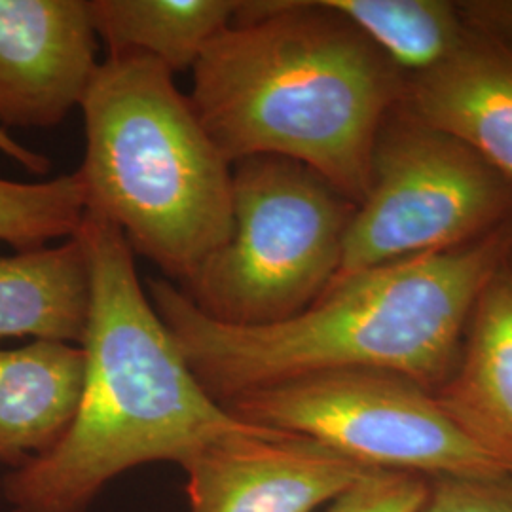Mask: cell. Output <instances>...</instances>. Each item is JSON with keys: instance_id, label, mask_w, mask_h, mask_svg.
<instances>
[{"instance_id": "obj_1", "label": "cell", "mask_w": 512, "mask_h": 512, "mask_svg": "<svg viewBox=\"0 0 512 512\" xmlns=\"http://www.w3.org/2000/svg\"><path fill=\"white\" fill-rule=\"evenodd\" d=\"M192 73L190 105L228 164L287 158L365 200L406 76L329 0L239 2Z\"/></svg>"}, {"instance_id": "obj_2", "label": "cell", "mask_w": 512, "mask_h": 512, "mask_svg": "<svg viewBox=\"0 0 512 512\" xmlns=\"http://www.w3.org/2000/svg\"><path fill=\"white\" fill-rule=\"evenodd\" d=\"M512 249V220L473 243L336 279L310 308L266 327L222 325L171 281L148 296L203 389L224 403L330 370H384L440 389L476 298Z\"/></svg>"}, {"instance_id": "obj_3", "label": "cell", "mask_w": 512, "mask_h": 512, "mask_svg": "<svg viewBox=\"0 0 512 512\" xmlns=\"http://www.w3.org/2000/svg\"><path fill=\"white\" fill-rule=\"evenodd\" d=\"M90 266L82 338L84 389L63 439L2 478L12 512H86L114 478L175 461L249 431L198 382L139 279L120 228L86 211L78 232Z\"/></svg>"}, {"instance_id": "obj_4", "label": "cell", "mask_w": 512, "mask_h": 512, "mask_svg": "<svg viewBox=\"0 0 512 512\" xmlns=\"http://www.w3.org/2000/svg\"><path fill=\"white\" fill-rule=\"evenodd\" d=\"M160 61L109 54L80 105L88 209L186 287L232 232V165Z\"/></svg>"}, {"instance_id": "obj_5", "label": "cell", "mask_w": 512, "mask_h": 512, "mask_svg": "<svg viewBox=\"0 0 512 512\" xmlns=\"http://www.w3.org/2000/svg\"><path fill=\"white\" fill-rule=\"evenodd\" d=\"M357 203L310 167L279 156L232 165V232L183 287L230 327L287 321L329 289Z\"/></svg>"}, {"instance_id": "obj_6", "label": "cell", "mask_w": 512, "mask_h": 512, "mask_svg": "<svg viewBox=\"0 0 512 512\" xmlns=\"http://www.w3.org/2000/svg\"><path fill=\"white\" fill-rule=\"evenodd\" d=\"M220 404L238 420L315 440L372 471L512 473L511 456L459 420L435 389L393 372H317Z\"/></svg>"}, {"instance_id": "obj_7", "label": "cell", "mask_w": 512, "mask_h": 512, "mask_svg": "<svg viewBox=\"0 0 512 512\" xmlns=\"http://www.w3.org/2000/svg\"><path fill=\"white\" fill-rule=\"evenodd\" d=\"M511 220V177L399 105L380 129L370 188L349 224L334 281L456 249Z\"/></svg>"}, {"instance_id": "obj_8", "label": "cell", "mask_w": 512, "mask_h": 512, "mask_svg": "<svg viewBox=\"0 0 512 512\" xmlns=\"http://www.w3.org/2000/svg\"><path fill=\"white\" fill-rule=\"evenodd\" d=\"M183 471L190 512H317L372 469L315 440L253 425Z\"/></svg>"}, {"instance_id": "obj_9", "label": "cell", "mask_w": 512, "mask_h": 512, "mask_svg": "<svg viewBox=\"0 0 512 512\" xmlns=\"http://www.w3.org/2000/svg\"><path fill=\"white\" fill-rule=\"evenodd\" d=\"M88 0H0V129H48L97 71Z\"/></svg>"}, {"instance_id": "obj_10", "label": "cell", "mask_w": 512, "mask_h": 512, "mask_svg": "<svg viewBox=\"0 0 512 512\" xmlns=\"http://www.w3.org/2000/svg\"><path fill=\"white\" fill-rule=\"evenodd\" d=\"M401 105L512 179V50L471 31L442 65L406 78Z\"/></svg>"}, {"instance_id": "obj_11", "label": "cell", "mask_w": 512, "mask_h": 512, "mask_svg": "<svg viewBox=\"0 0 512 512\" xmlns=\"http://www.w3.org/2000/svg\"><path fill=\"white\" fill-rule=\"evenodd\" d=\"M82 346L33 340L0 349V465L50 452L71 427L84 389Z\"/></svg>"}, {"instance_id": "obj_12", "label": "cell", "mask_w": 512, "mask_h": 512, "mask_svg": "<svg viewBox=\"0 0 512 512\" xmlns=\"http://www.w3.org/2000/svg\"><path fill=\"white\" fill-rule=\"evenodd\" d=\"M437 393L459 420L512 458V249L478 294L458 365Z\"/></svg>"}, {"instance_id": "obj_13", "label": "cell", "mask_w": 512, "mask_h": 512, "mask_svg": "<svg viewBox=\"0 0 512 512\" xmlns=\"http://www.w3.org/2000/svg\"><path fill=\"white\" fill-rule=\"evenodd\" d=\"M90 266L80 239L0 256V342L33 338L82 344Z\"/></svg>"}, {"instance_id": "obj_14", "label": "cell", "mask_w": 512, "mask_h": 512, "mask_svg": "<svg viewBox=\"0 0 512 512\" xmlns=\"http://www.w3.org/2000/svg\"><path fill=\"white\" fill-rule=\"evenodd\" d=\"M239 0H88L95 35L109 54H143L171 73L192 71L226 29Z\"/></svg>"}, {"instance_id": "obj_15", "label": "cell", "mask_w": 512, "mask_h": 512, "mask_svg": "<svg viewBox=\"0 0 512 512\" xmlns=\"http://www.w3.org/2000/svg\"><path fill=\"white\" fill-rule=\"evenodd\" d=\"M382 54L410 78L429 73L471 35L450 0H329Z\"/></svg>"}, {"instance_id": "obj_16", "label": "cell", "mask_w": 512, "mask_h": 512, "mask_svg": "<svg viewBox=\"0 0 512 512\" xmlns=\"http://www.w3.org/2000/svg\"><path fill=\"white\" fill-rule=\"evenodd\" d=\"M88 211L80 171L40 183L0 179V243L31 251L73 238Z\"/></svg>"}, {"instance_id": "obj_17", "label": "cell", "mask_w": 512, "mask_h": 512, "mask_svg": "<svg viewBox=\"0 0 512 512\" xmlns=\"http://www.w3.org/2000/svg\"><path fill=\"white\" fill-rule=\"evenodd\" d=\"M427 490L425 476L368 471L317 512H420Z\"/></svg>"}, {"instance_id": "obj_18", "label": "cell", "mask_w": 512, "mask_h": 512, "mask_svg": "<svg viewBox=\"0 0 512 512\" xmlns=\"http://www.w3.org/2000/svg\"><path fill=\"white\" fill-rule=\"evenodd\" d=\"M420 512H512V473L429 478Z\"/></svg>"}, {"instance_id": "obj_19", "label": "cell", "mask_w": 512, "mask_h": 512, "mask_svg": "<svg viewBox=\"0 0 512 512\" xmlns=\"http://www.w3.org/2000/svg\"><path fill=\"white\" fill-rule=\"evenodd\" d=\"M458 4L473 33L512 50V0H461Z\"/></svg>"}, {"instance_id": "obj_20", "label": "cell", "mask_w": 512, "mask_h": 512, "mask_svg": "<svg viewBox=\"0 0 512 512\" xmlns=\"http://www.w3.org/2000/svg\"><path fill=\"white\" fill-rule=\"evenodd\" d=\"M0 152L6 154L10 160L27 169L29 173L35 175H46L50 171V158L44 154H38L31 148L23 147L19 141H16L8 131L0 129Z\"/></svg>"}, {"instance_id": "obj_21", "label": "cell", "mask_w": 512, "mask_h": 512, "mask_svg": "<svg viewBox=\"0 0 512 512\" xmlns=\"http://www.w3.org/2000/svg\"><path fill=\"white\" fill-rule=\"evenodd\" d=\"M0 499H2V476H0Z\"/></svg>"}]
</instances>
